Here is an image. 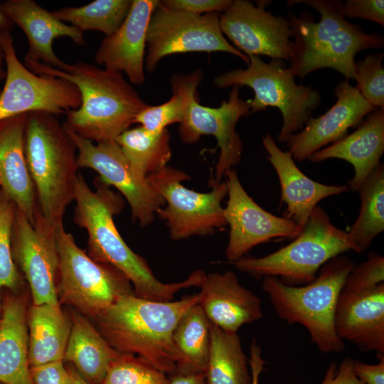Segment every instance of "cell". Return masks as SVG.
Listing matches in <instances>:
<instances>
[{"label":"cell","mask_w":384,"mask_h":384,"mask_svg":"<svg viewBox=\"0 0 384 384\" xmlns=\"http://www.w3.org/2000/svg\"><path fill=\"white\" fill-rule=\"evenodd\" d=\"M117 352L98 330L79 313H73L63 361L72 363L88 384H101Z\"/></svg>","instance_id":"27"},{"label":"cell","mask_w":384,"mask_h":384,"mask_svg":"<svg viewBox=\"0 0 384 384\" xmlns=\"http://www.w3.org/2000/svg\"><path fill=\"white\" fill-rule=\"evenodd\" d=\"M334 95L336 102L329 110L318 117H311L302 129L287 141L288 151L294 161L306 160L316 151L341 139L350 128L358 127L377 109L346 80L336 85Z\"/></svg>","instance_id":"18"},{"label":"cell","mask_w":384,"mask_h":384,"mask_svg":"<svg viewBox=\"0 0 384 384\" xmlns=\"http://www.w3.org/2000/svg\"><path fill=\"white\" fill-rule=\"evenodd\" d=\"M16 208L14 201L0 188V293L2 288L16 289L21 282L11 249Z\"/></svg>","instance_id":"34"},{"label":"cell","mask_w":384,"mask_h":384,"mask_svg":"<svg viewBox=\"0 0 384 384\" xmlns=\"http://www.w3.org/2000/svg\"><path fill=\"white\" fill-rule=\"evenodd\" d=\"M201 299L200 292L169 302L126 294L95 319L99 332L117 352L137 356L164 374L174 375L178 360L174 329L183 314Z\"/></svg>","instance_id":"3"},{"label":"cell","mask_w":384,"mask_h":384,"mask_svg":"<svg viewBox=\"0 0 384 384\" xmlns=\"http://www.w3.org/2000/svg\"><path fill=\"white\" fill-rule=\"evenodd\" d=\"M334 327L341 340L384 356V282L356 293L341 290Z\"/></svg>","instance_id":"20"},{"label":"cell","mask_w":384,"mask_h":384,"mask_svg":"<svg viewBox=\"0 0 384 384\" xmlns=\"http://www.w3.org/2000/svg\"><path fill=\"white\" fill-rule=\"evenodd\" d=\"M2 13L20 27L28 41V51L24 59L38 61L63 70L66 63L53 50L54 39L68 37L80 46L86 44L84 34L79 28L58 20L33 0H7L0 4Z\"/></svg>","instance_id":"22"},{"label":"cell","mask_w":384,"mask_h":384,"mask_svg":"<svg viewBox=\"0 0 384 384\" xmlns=\"http://www.w3.org/2000/svg\"><path fill=\"white\" fill-rule=\"evenodd\" d=\"M199 287V304L207 319L225 332L236 334L244 324L262 318L261 299L231 271L205 273Z\"/></svg>","instance_id":"21"},{"label":"cell","mask_w":384,"mask_h":384,"mask_svg":"<svg viewBox=\"0 0 384 384\" xmlns=\"http://www.w3.org/2000/svg\"><path fill=\"white\" fill-rule=\"evenodd\" d=\"M27 318L30 367L63 361L71 320L60 304H33Z\"/></svg>","instance_id":"28"},{"label":"cell","mask_w":384,"mask_h":384,"mask_svg":"<svg viewBox=\"0 0 384 384\" xmlns=\"http://www.w3.org/2000/svg\"><path fill=\"white\" fill-rule=\"evenodd\" d=\"M249 365L252 375V384H259V378L264 369L265 362L262 357L261 346L253 339L250 347Z\"/></svg>","instance_id":"44"},{"label":"cell","mask_w":384,"mask_h":384,"mask_svg":"<svg viewBox=\"0 0 384 384\" xmlns=\"http://www.w3.org/2000/svg\"><path fill=\"white\" fill-rule=\"evenodd\" d=\"M168 384H207L205 373L181 375L174 374Z\"/></svg>","instance_id":"45"},{"label":"cell","mask_w":384,"mask_h":384,"mask_svg":"<svg viewBox=\"0 0 384 384\" xmlns=\"http://www.w3.org/2000/svg\"><path fill=\"white\" fill-rule=\"evenodd\" d=\"M384 281V258L370 252L366 261L355 266L348 275L343 292L356 293L373 288Z\"/></svg>","instance_id":"38"},{"label":"cell","mask_w":384,"mask_h":384,"mask_svg":"<svg viewBox=\"0 0 384 384\" xmlns=\"http://www.w3.org/2000/svg\"><path fill=\"white\" fill-rule=\"evenodd\" d=\"M219 16L218 12L200 14L167 9L158 5L147 28L144 68L153 73L163 58L188 52H225L240 58L247 65L248 56L224 37Z\"/></svg>","instance_id":"12"},{"label":"cell","mask_w":384,"mask_h":384,"mask_svg":"<svg viewBox=\"0 0 384 384\" xmlns=\"http://www.w3.org/2000/svg\"><path fill=\"white\" fill-rule=\"evenodd\" d=\"M64 126L76 146L78 167L97 172L103 183L115 187L127 200L132 220L142 227L150 225L164 201L147 178L134 171L116 141L94 144Z\"/></svg>","instance_id":"14"},{"label":"cell","mask_w":384,"mask_h":384,"mask_svg":"<svg viewBox=\"0 0 384 384\" xmlns=\"http://www.w3.org/2000/svg\"><path fill=\"white\" fill-rule=\"evenodd\" d=\"M114 140L134 171L145 178L166 166L171 157L167 129L152 132L139 126L127 129Z\"/></svg>","instance_id":"32"},{"label":"cell","mask_w":384,"mask_h":384,"mask_svg":"<svg viewBox=\"0 0 384 384\" xmlns=\"http://www.w3.org/2000/svg\"><path fill=\"white\" fill-rule=\"evenodd\" d=\"M0 33H1V31H0ZM4 62H5L4 54V50L1 46V39H0V94L2 90V88H1V82L4 79L6 78V70H4L3 68Z\"/></svg>","instance_id":"47"},{"label":"cell","mask_w":384,"mask_h":384,"mask_svg":"<svg viewBox=\"0 0 384 384\" xmlns=\"http://www.w3.org/2000/svg\"><path fill=\"white\" fill-rule=\"evenodd\" d=\"M354 267L353 260L341 255L326 262L309 284L291 286L267 276L262 288L281 319L302 325L321 352L339 353L345 343L335 330V312L345 281Z\"/></svg>","instance_id":"6"},{"label":"cell","mask_w":384,"mask_h":384,"mask_svg":"<svg viewBox=\"0 0 384 384\" xmlns=\"http://www.w3.org/2000/svg\"><path fill=\"white\" fill-rule=\"evenodd\" d=\"M348 250L355 252V247L346 232L317 206L292 242L267 255L241 257L232 263L257 279L272 276L288 285L302 286L313 282L326 262Z\"/></svg>","instance_id":"7"},{"label":"cell","mask_w":384,"mask_h":384,"mask_svg":"<svg viewBox=\"0 0 384 384\" xmlns=\"http://www.w3.org/2000/svg\"><path fill=\"white\" fill-rule=\"evenodd\" d=\"M14 23L2 13L0 9V31H11Z\"/></svg>","instance_id":"46"},{"label":"cell","mask_w":384,"mask_h":384,"mask_svg":"<svg viewBox=\"0 0 384 384\" xmlns=\"http://www.w3.org/2000/svg\"><path fill=\"white\" fill-rule=\"evenodd\" d=\"M245 69L238 68L214 78L220 88L233 85L247 86L254 97L247 100L250 113L277 107L282 114L283 123L277 135L279 143L287 142L306 124L321 102L320 92L310 85H298L291 69L282 59L272 58L269 63L260 56H248Z\"/></svg>","instance_id":"8"},{"label":"cell","mask_w":384,"mask_h":384,"mask_svg":"<svg viewBox=\"0 0 384 384\" xmlns=\"http://www.w3.org/2000/svg\"><path fill=\"white\" fill-rule=\"evenodd\" d=\"M232 0H163L159 5L171 10L184 11L194 14L222 13Z\"/></svg>","instance_id":"41"},{"label":"cell","mask_w":384,"mask_h":384,"mask_svg":"<svg viewBox=\"0 0 384 384\" xmlns=\"http://www.w3.org/2000/svg\"><path fill=\"white\" fill-rule=\"evenodd\" d=\"M24 65L36 74L62 78L78 88L81 105L68 112L63 123L92 142L114 140L149 105L119 72L83 61L67 63L63 70L31 60L24 59Z\"/></svg>","instance_id":"2"},{"label":"cell","mask_w":384,"mask_h":384,"mask_svg":"<svg viewBox=\"0 0 384 384\" xmlns=\"http://www.w3.org/2000/svg\"><path fill=\"white\" fill-rule=\"evenodd\" d=\"M203 73L196 70L190 74H176L170 79L172 90L178 91L183 101V119L178 133L186 144L198 142L203 135H212L217 140L220 154L215 168L214 180L220 182L225 172L239 164L243 150L242 142L235 130L238 120L250 115V106L240 97V86L233 85L228 100L218 107L201 105L197 88Z\"/></svg>","instance_id":"9"},{"label":"cell","mask_w":384,"mask_h":384,"mask_svg":"<svg viewBox=\"0 0 384 384\" xmlns=\"http://www.w3.org/2000/svg\"><path fill=\"white\" fill-rule=\"evenodd\" d=\"M159 3L157 0H132L119 28L102 41L94 57L95 63L106 69L125 73L131 84H143L146 32Z\"/></svg>","instance_id":"19"},{"label":"cell","mask_w":384,"mask_h":384,"mask_svg":"<svg viewBox=\"0 0 384 384\" xmlns=\"http://www.w3.org/2000/svg\"><path fill=\"white\" fill-rule=\"evenodd\" d=\"M379 360L376 364L353 360L354 373L363 384H384V356L379 358Z\"/></svg>","instance_id":"43"},{"label":"cell","mask_w":384,"mask_h":384,"mask_svg":"<svg viewBox=\"0 0 384 384\" xmlns=\"http://www.w3.org/2000/svg\"><path fill=\"white\" fill-rule=\"evenodd\" d=\"M165 374L144 360L121 354L112 362L101 384H168Z\"/></svg>","instance_id":"35"},{"label":"cell","mask_w":384,"mask_h":384,"mask_svg":"<svg viewBox=\"0 0 384 384\" xmlns=\"http://www.w3.org/2000/svg\"><path fill=\"white\" fill-rule=\"evenodd\" d=\"M74 201V222L87 233L89 256L122 272L132 284L136 296L169 302L179 290L200 286L205 274L202 270H196L186 279L175 283H163L155 277L146 261L133 252L120 235L113 218L122 210L123 199L101 180L97 181L94 191L78 174Z\"/></svg>","instance_id":"1"},{"label":"cell","mask_w":384,"mask_h":384,"mask_svg":"<svg viewBox=\"0 0 384 384\" xmlns=\"http://www.w3.org/2000/svg\"><path fill=\"white\" fill-rule=\"evenodd\" d=\"M146 178L164 201L156 215L165 221L171 239L210 235L227 225L222 206L228 194L225 182L212 178L210 191L198 192L182 184L190 179L186 172L168 165Z\"/></svg>","instance_id":"11"},{"label":"cell","mask_w":384,"mask_h":384,"mask_svg":"<svg viewBox=\"0 0 384 384\" xmlns=\"http://www.w3.org/2000/svg\"><path fill=\"white\" fill-rule=\"evenodd\" d=\"M0 39L6 68L0 94V120L34 111L58 117L80 107L81 95L73 83L31 72L18 60L10 31H1Z\"/></svg>","instance_id":"13"},{"label":"cell","mask_w":384,"mask_h":384,"mask_svg":"<svg viewBox=\"0 0 384 384\" xmlns=\"http://www.w3.org/2000/svg\"><path fill=\"white\" fill-rule=\"evenodd\" d=\"M73 377L74 384H88L73 368H69Z\"/></svg>","instance_id":"48"},{"label":"cell","mask_w":384,"mask_h":384,"mask_svg":"<svg viewBox=\"0 0 384 384\" xmlns=\"http://www.w3.org/2000/svg\"><path fill=\"white\" fill-rule=\"evenodd\" d=\"M27 116L0 120V188L33 225L38 205L25 155Z\"/></svg>","instance_id":"24"},{"label":"cell","mask_w":384,"mask_h":384,"mask_svg":"<svg viewBox=\"0 0 384 384\" xmlns=\"http://www.w3.org/2000/svg\"><path fill=\"white\" fill-rule=\"evenodd\" d=\"M384 152V108H377L350 134L316 151L307 160L314 163L340 159L354 168L349 188L358 191L380 164Z\"/></svg>","instance_id":"25"},{"label":"cell","mask_w":384,"mask_h":384,"mask_svg":"<svg viewBox=\"0 0 384 384\" xmlns=\"http://www.w3.org/2000/svg\"><path fill=\"white\" fill-rule=\"evenodd\" d=\"M262 142L279 178L281 199L287 205L284 217L302 229L321 201L350 190L346 185H326L309 178L297 166L292 154L277 146L270 134H266Z\"/></svg>","instance_id":"23"},{"label":"cell","mask_w":384,"mask_h":384,"mask_svg":"<svg viewBox=\"0 0 384 384\" xmlns=\"http://www.w3.org/2000/svg\"><path fill=\"white\" fill-rule=\"evenodd\" d=\"M383 53L370 54L356 62L357 89L375 108H384Z\"/></svg>","instance_id":"36"},{"label":"cell","mask_w":384,"mask_h":384,"mask_svg":"<svg viewBox=\"0 0 384 384\" xmlns=\"http://www.w3.org/2000/svg\"><path fill=\"white\" fill-rule=\"evenodd\" d=\"M353 360L345 358L338 366L331 363L321 384H363L355 375L353 369Z\"/></svg>","instance_id":"42"},{"label":"cell","mask_w":384,"mask_h":384,"mask_svg":"<svg viewBox=\"0 0 384 384\" xmlns=\"http://www.w3.org/2000/svg\"><path fill=\"white\" fill-rule=\"evenodd\" d=\"M59 252L57 294L60 302L94 319L120 296L134 294L126 276L112 265L93 260L66 232L55 227Z\"/></svg>","instance_id":"10"},{"label":"cell","mask_w":384,"mask_h":384,"mask_svg":"<svg viewBox=\"0 0 384 384\" xmlns=\"http://www.w3.org/2000/svg\"><path fill=\"white\" fill-rule=\"evenodd\" d=\"M0 324H1V319H0Z\"/></svg>","instance_id":"49"},{"label":"cell","mask_w":384,"mask_h":384,"mask_svg":"<svg viewBox=\"0 0 384 384\" xmlns=\"http://www.w3.org/2000/svg\"><path fill=\"white\" fill-rule=\"evenodd\" d=\"M210 344L206 378L207 384H252L249 360L238 334L210 323Z\"/></svg>","instance_id":"30"},{"label":"cell","mask_w":384,"mask_h":384,"mask_svg":"<svg viewBox=\"0 0 384 384\" xmlns=\"http://www.w3.org/2000/svg\"><path fill=\"white\" fill-rule=\"evenodd\" d=\"M0 384H1V383H0Z\"/></svg>","instance_id":"50"},{"label":"cell","mask_w":384,"mask_h":384,"mask_svg":"<svg viewBox=\"0 0 384 384\" xmlns=\"http://www.w3.org/2000/svg\"><path fill=\"white\" fill-rule=\"evenodd\" d=\"M361 206L359 214L346 232L355 247L362 253L384 230V166L380 163L358 190Z\"/></svg>","instance_id":"31"},{"label":"cell","mask_w":384,"mask_h":384,"mask_svg":"<svg viewBox=\"0 0 384 384\" xmlns=\"http://www.w3.org/2000/svg\"><path fill=\"white\" fill-rule=\"evenodd\" d=\"M267 5L263 1L255 6L247 0H232L220 13L221 31L247 56L266 55L289 60L292 30L287 18L266 11Z\"/></svg>","instance_id":"17"},{"label":"cell","mask_w":384,"mask_h":384,"mask_svg":"<svg viewBox=\"0 0 384 384\" xmlns=\"http://www.w3.org/2000/svg\"><path fill=\"white\" fill-rule=\"evenodd\" d=\"M290 1L309 5L321 16L319 22H315L309 14L287 15L293 32L289 68L295 77L303 79L317 70L331 68L342 74L346 80H355L356 55L384 45L382 35L367 33L360 25L346 19L341 1Z\"/></svg>","instance_id":"4"},{"label":"cell","mask_w":384,"mask_h":384,"mask_svg":"<svg viewBox=\"0 0 384 384\" xmlns=\"http://www.w3.org/2000/svg\"><path fill=\"white\" fill-rule=\"evenodd\" d=\"M173 95L167 102L149 105L136 117L134 123H139L144 129L159 132L174 123H181L183 119V101L181 94L172 90Z\"/></svg>","instance_id":"37"},{"label":"cell","mask_w":384,"mask_h":384,"mask_svg":"<svg viewBox=\"0 0 384 384\" xmlns=\"http://www.w3.org/2000/svg\"><path fill=\"white\" fill-rule=\"evenodd\" d=\"M11 249L14 260L28 283L33 304H59L60 257L55 227L43 216L39 208L33 225L16 208Z\"/></svg>","instance_id":"15"},{"label":"cell","mask_w":384,"mask_h":384,"mask_svg":"<svg viewBox=\"0 0 384 384\" xmlns=\"http://www.w3.org/2000/svg\"><path fill=\"white\" fill-rule=\"evenodd\" d=\"M30 372L33 384H74L71 371L63 361L31 366Z\"/></svg>","instance_id":"40"},{"label":"cell","mask_w":384,"mask_h":384,"mask_svg":"<svg viewBox=\"0 0 384 384\" xmlns=\"http://www.w3.org/2000/svg\"><path fill=\"white\" fill-rule=\"evenodd\" d=\"M26 302L6 297L0 324V383L33 384L28 363V328Z\"/></svg>","instance_id":"26"},{"label":"cell","mask_w":384,"mask_h":384,"mask_svg":"<svg viewBox=\"0 0 384 384\" xmlns=\"http://www.w3.org/2000/svg\"><path fill=\"white\" fill-rule=\"evenodd\" d=\"M342 8L346 18L369 20L384 26L383 0H347Z\"/></svg>","instance_id":"39"},{"label":"cell","mask_w":384,"mask_h":384,"mask_svg":"<svg viewBox=\"0 0 384 384\" xmlns=\"http://www.w3.org/2000/svg\"><path fill=\"white\" fill-rule=\"evenodd\" d=\"M178 353L175 374L205 373L208 360L210 324L201 306H191L181 317L173 334Z\"/></svg>","instance_id":"29"},{"label":"cell","mask_w":384,"mask_h":384,"mask_svg":"<svg viewBox=\"0 0 384 384\" xmlns=\"http://www.w3.org/2000/svg\"><path fill=\"white\" fill-rule=\"evenodd\" d=\"M228 201L223 209L230 227L225 255L231 262L254 247L275 239H294L302 229L293 220L272 214L260 207L243 188L236 170L225 174Z\"/></svg>","instance_id":"16"},{"label":"cell","mask_w":384,"mask_h":384,"mask_svg":"<svg viewBox=\"0 0 384 384\" xmlns=\"http://www.w3.org/2000/svg\"><path fill=\"white\" fill-rule=\"evenodd\" d=\"M132 0H96L79 7H64L52 11L60 21L68 22L84 32L96 30L105 36L114 33L127 16Z\"/></svg>","instance_id":"33"},{"label":"cell","mask_w":384,"mask_h":384,"mask_svg":"<svg viewBox=\"0 0 384 384\" xmlns=\"http://www.w3.org/2000/svg\"><path fill=\"white\" fill-rule=\"evenodd\" d=\"M77 149L63 123L50 113H28L25 155L38 208L55 227L74 201L75 182L79 169Z\"/></svg>","instance_id":"5"}]
</instances>
